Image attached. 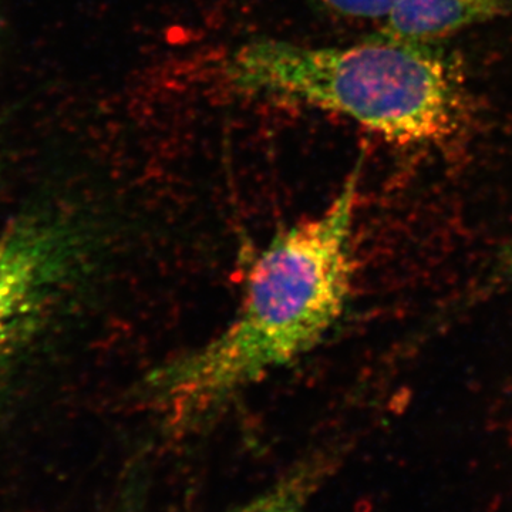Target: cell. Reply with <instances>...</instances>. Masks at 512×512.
<instances>
[{
  "label": "cell",
  "instance_id": "cell-1",
  "mask_svg": "<svg viewBox=\"0 0 512 512\" xmlns=\"http://www.w3.org/2000/svg\"><path fill=\"white\" fill-rule=\"evenodd\" d=\"M360 163L326 210L272 238L249 271L227 328L147 377L177 427L194 424L265 376L311 352L345 312Z\"/></svg>",
  "mask_w": 512,
  "mask_h": 512
},
{
  "label": "cell",
  "instance_id": "cell-2",
  "mask_svg": "<svg viewBox=\"0 0 512 512\" xmlns=\"http://www.w3.org/2000/svg\"><path fill=\"white\" fill-rule=\"evenodd\" d=\"M239 92L349 117L399 146L454 136L464 111L463 80L430 43L384 35L346 47L252 40L228 59Z\"/></svg>",
  "mask_w": 512,
  "mask_h": 512
},
{
  "label": "cell",
  "instance_id": "cell-3",
  "mask_svg": "<svg viewBox=\"0 0 512 512\" xmlns=\"http://www.w3.org/2000/svg\"><path fill=\"white\" fill-rule=\"evenodd\" d=\"M87 256L79 218L32 207L0 229V412L69 302Z\"/></svg>",
  "mask_w": 512,
  "mask_h": 512
},
{
  "label": "cell",
  "instance_id": "cell-4",
  "mask_svg": "<svg viewBox=\"0 0 512 512\" xmlns=\"http://www.w3.org/2000/svg\"><path fill=\"white\" fill-rule=\"evenodd\" d=\"M512 0H396L380 35L431 43L460 30L503 18Z\"/></svg>",
  "mask_w": 512,
  "mask_h": 512
},
{
  "label": "cell",
  "instance_id": "cell-5",
  "mask_svg": "<svg viewBox=\"0 0 512 512\" xmlns=\"http://www.w3.org/2000/svg\"><path fill=\"white\" fill-rule=\"evenodd\" d=\"M340 464L339 451L325 447L296 461L271 487L227 512H305Z\"/></svg>",
  "mask_w": 512,
  "mask_h": 512
},
{
  "label": "cell",
  "instance_id": "cell-6",
  "mask_svg": "<svg viewBox=\"0 0 512 512\" xmlns=\"http://www.w3.org/2000/svg\"><path fill=\"white\" fill-rule=\"evenodd\" d=\"M150 480L146 468L137 464L128 471L119 493L113 512H148V494H150Z\"/></svg>",
  "mask_w": 512,
  "mask_h": 512
},
{
  "label": "cell",
  "instance_id": "cell-7",
  "mask_svg": "<svg viewBox=\"0 0 512 512\" xmlns=\"http://www.w3.org/2000/svg\"><path fill=\"white\" fill-rule=\"evenodd\" d=\"M332 15L345 19L377 20L389 15L396 0H316Z\"/></svg>",
  "mask_w": 512,
  "mask_h": 512
},
{
  "label": "cell",
  "instance_id": "cell-8",
  "mask_svg": "<svg viewBox=\"0 0 512 512\" xmlns=\"http://www.w3.org/2000/svg\"><path fill=\"white\" fill-rule=\"evenodd\" d=\"M2 160H3V156H2V137H0V168H2Z\"/></svg>",
  "mask_w": 512,
  "mask_h": 512
},
{
  "label": "cell",
  "instance_id": "cell-9",
  "mask_svg": "<svg viewBox=\"0 0 512 512\" xmlns=\"http://www.w3.org/2000/svg\"><path fill=\"white\" fill-rule=\"evenodd\" d=\"M0 26H2V23H0Z\"/></svg>",
  "mask_w": 512,
  "mask_h": 512
}]
</instances>
